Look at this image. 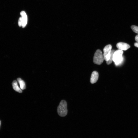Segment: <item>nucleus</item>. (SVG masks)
<instances>
[{
    "mask_svg": "<svg viewBox=\"0 0 138 138\" xmlns=\"http://www.w3.org/2000/svg\"><path fill=\"white\" fill-rule=\"evenodd\" d=\"M57 112L60 116L64 117L66 116L68 113L67 104L66 101L62 100L57 108Z\"/></svg>",
    "mask_w": 138,
    "mask_h": 138,
    "instance_id": "f257e3e1",
    "label": "nucleus"
},
{
    "mask_svg": "<svg viewBox=\"0 0 138 138\" xmlns=\"http://www.w3.org/2000/svg\"><path fill=\"white\" fill-rule=\"evenodd\" d=\"M123 51L119 50L115 51L113 55V61L116 65L118 66L122 64L123 60Z\"/></svg>",
    "mask_w": 138,
    "mask_h": 138,
    "instance_id": "f03ea898",
    "label": "nucleus"
},
{
    "mask_svg": "<svg viewBox=\"0 0 138 138\" xmlns=\"http://www.w3.org/2000/svg\"><path fill=\"white\" fill-rule=\"evenodd\" d=\"M103 55L102 51L99 50H97L95 53L93 62L96 65H100L103 63L104 60Z\"/></svg>",
    "mask_w": 138,
    "mask_h": 138,
    "instance_id": "7ed1b4c3",
    "label": "nucleus"
},
{
    "mask_svg": "<svg viewBox=\"0 0 138 138\" xmlns=\"http://www.w3.org/2000/svg\"><path fill=\"white\" fill-rule=\"evenodd\" d=\"M112 46L109 44L106 46L103 49V56L104 60L106 61H108L111 56V53L112 51Z\"/></svg>",
    "mask_w": 138,
    "mask_h": 138,
    "instance_id": "20e7f679",
    "label": "nucleus"
},
{
    "mask_svg": "<svg viewBox=\"0 0 138 138\" xmlns=\"http://www.w3.org/2000/svg\"><path fill=\"white\" fill-rule=\"evenodd\" d=\"M22 22V27L24 28L28 22V17L26 12L24 11H22L20 13Z\"/></svg>",
    "mask_w": 138,
    "mask_h": 138,
    "instance_id": "39448f33",
    "label": "nucleus"
},
{
    "mask_svg": "<svg viewBox=\"0 0 138 138\" xmlns=\"http://www.w3.org/2000/svg\"><path fill=\"white\" fill-rule=\"evenodd\" d=\"M116 47L119 50L126 51L130 47V46L128 44L123 42H120L118 43Z\"/></svg>",
    "mask_w": 138,
    "mask_h": 138,
    "instance_id": "423d86ee",
    "label": "nucleus"
},
{
    "mask_svg": "<svg viewBox=\"0 0 138 138\" xmlns=\"http://www.w3.org/2000/svg\"><path fill=\"white\" fill-rule=\"evenodd\" d=\"M99 73L96 71H94L92 74L90 79V82L92 84L96 83L98 79Z\"/></svg>",
    "mask_w": 138,
    "mask_h": 138,
    "instance_id": "0eeeda50",
    "label": "nucleus"
},
{
    "mask_svg": "<svg viewBox=\"0 0 138 138\" xmlns=\"http://www.w3.org/2000/svg\"><path fill=\"white\" fill-rule=\"evenodd\" d=\"M13 88L16 91L19 93H22V91L18 86L17 81L15 80L13 81L12 83Z\"/></svg>",
    "mask_w": 138,
    "mask_h": 138,
    "instance_id": "6e6552de",
    "label": "nucleus"
},
{
    "mask_svg": "<svg viewBox=\"0 0 138 138\" xmlns=\"http://www.w3.org/2000/svg\"><path fill=\"white\" fill-rule=\"evenodd\" d=\"M17 80L20 84V88L22 90H25L26 88V85L24 81L20 78H17Z\"/></svg>",
    "mask_w": 138,
    "mask_h": 138,
    "instance_id": "1a4fd4ad",
    "label": "nucleus"
},
{
    "mask_svg": "<svg viewBox=\"0 0 138 138\" xmlns=\"http://www.w3.org/2000/svg\"><path fill=\"white\" fill-rule=\"evenodd\" d=\"M115 51L114 50H112L111 51V56L109 60L106 61L107 64L109 65L112 63L113 61V57L114 53Z\"/></svg>",
    "mask_w": 138,
    "mask_h": 138,
    "instance_id": "9d476101",
    "label": "nucleus"
},
{
    "mask_svg": "<svg viewBox=\"0 0 138 138\" xmlns=\"http://www.w3.org/2000/svg\"><path fill=\"white\" fill-rule=\"evenodd\" d=\"M132 29L135 33L138 34V27L135 25H132L131 27Z\"/></svg>",
    "mask_w": 138,
    "mask_h": 138,
    "instance_id": "9b49d317",
    "label": "nucleus"
},
{
    "mask_svg": "<svg viewBox=\"0 0 138 138\" xmlns=\"http://www.w3.org/2000/svg\"><path fill=\"white\" fill-rule=\"evenodd\" d=\"M18 24L20 27L22 26V22L21 20V17H20L18 21Z\"/></svg>",
    "mask_w": 138,
    "mask_h": 138,
    "instance_id": "f8f14e48",
    "label": "nucleus"
},
{
    "mask_svg": "<svg viewBox=\"0 0 138 138\" xmlns=\"http://www.w3.org/2000/svg\"><path fill=\"white\" fill-rule=\"evenodd\" d=\"M135 40L136 41L138 42V35H137L135 37Z\"/></svg>",
    "mask_w": 138,
    "mask_h": 138,
    "instance_id": "ddd939ff",
    "label": "nucleus"
},
{
    "mask_svg": "<svg viewBox=\"0 0 138 138\" xmlns=\"http://www.w3.org/2000/svg\"><path fill=\"white\" fill-rule=\"evenodd\" d=\"M134 46H135L138 48V42L135 43L134 44Z\"/></svg>",
    "mask_w": 138,
    "mask_h": 138,
    "instance_id": "4468645a",
    "label": "nucleus"
},
{
    "mask_svg": "<svg viewBox=\"0 0 138 138\" xmlns=\"http://www.w3.org/2000/svg\"><path fill=\"white\" fill-rule=\"evenodd\" d=\"M1 124V121H0V127Z\"/></svg>",
    "mask_w": 138,
    "mask_h": 138,
    "instance_id": "2eb2a0df",
    "label": "nucleus"
}]
</instances>
